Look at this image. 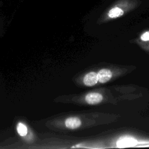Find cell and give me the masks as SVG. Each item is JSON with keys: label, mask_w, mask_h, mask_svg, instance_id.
I'll return each mask as SVG.
<instances>
[{"label": "cell", "mask_w": 149, "mask_h": 149, "mask_svg": "<svg viewBox=\"0 0 149 149\" xmlns=\"http://www.w3.org/2000/svg\"><path fill=\"white\" fill-rule=\"evenodd\" d=\"M140 5L139 0H117L112 4L105 13L107 19H113L123 16L126 12Z\"/></svg>", "instance_id": "6da1fadb"}, {"label": "cell", "mask_w": 149, "mask_h": 149, "mask_svg": "<svg viewBox=\"0 0 149 149\" xmlns=\"http://www.w3.org/2000/svg\"><path fill=\"white\" fill-rule=\"evenodd\" d=\"M82 121L76 116H70L65 118L62 122V126L68 130H76L81 127Z\"/></svg>", "instance_id": "7a4b0ae2"}, {"label": "cell", "mask_w": 149, "mask_h": 149, "mask_svg": "<svg viewBox=\"0 0 149 149\" xmlns=\"http://www.w3.org/2000/svg\"><path fill=\"white\" fill-rule=\"evenodd\" d=\"M103 100V96L98 92H90L84 97V102L88 105H96L100 104Z\"/></svg>", "instance_id": "3957f363"}, {"label": "cell", "mask_w": 149, "mask_h": 149, "mask_svg": "<svg viewBox=\"0 0 149 149\" xmlns=\"http://www.w3.org/2000/svg\"><path fill=\"white\" fill-rule=\"evenodd\" d=\"M16 131L18 134L26 141L30 142L32 140L33 137H31L30 134L29 135V130L27 126L24 123L22 122H18L16 125Z\"/></svg>", "instance_id": "277c9868"}, {"label": "cell", "mask_w": 149, "mask_h": 149, "mask_svg": "<svg viewBox=\"0 0 149 149\" xmlns=\"http://www.w3.org/2000/svg\"><path fill=\"white\" fill-rule=\"evenodd\" d=\"M138 144L137 140L130 136H123L119 138L116 141V146L118 148L132 147Z\"/></svg>", "instance_id": "5b68a950"}, {"label": "cell", "mask_w": 149, "mask_h": 149, "mask_svg": "<svg viewBox=\"0 0 149 149\" xmlns=\"http://www.w3.org/2000/svg\"><path fill=\"white\" fill-rule=\"evenodd\" d=\"M98 82L97 73L95 72H90L86 73L83 79V84L88 87L95 85Z\"/></svg>", "instance_id": "8992f818"}, {"label": "cell", "mask_w": 149, "mask_h": 149, "mask_svg": "<svg viewBox=\"0 0 149 149\" xmlns=\"http://www.w3.org/2000/svg\"><path fill=\"white\" fill-rule=\"evenodd\" d=\"M97 75H98V82L103 84L110 80V79L112 76V73L109 69H102L98 72Z\"/></svg>", "instance_id": "52a82bcc"}, {"label": "cell", "mask_w": 149, "mask_h": 149, "mask_svg": "<svg viewBox=\"0 0 149 149\" xmlns=\"http://www.w3.org/2000/svg\"><path fill=\"white\" fill-rule=\"evenodd\" d=\"M141 40L144 41H149V31H147L144 33H143L140 37Z\"/></svg>", "instance_id": "ba28073f"}]
</instances>
